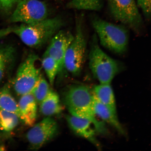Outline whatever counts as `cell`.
Returning <instances> with one entry per match:
<instances>
[{"label":"cell","instance_id":"obj_15","mask_svg":"<svg viewBox=\"0 0 151 151\" xmlns=\"http://www.w3.org/2000/svg\"><path fill=\"white\" fill-rule=\"evenodd\" d=\"M93 94L100 101L116 111L114 92L110 84H100L94 87Z\"/></svg>","mask_w":151,"mask_h":151},{"label":"cell","instance_id":"obj_7","mask_svg":"<svg viewBox=\"0 0 151 151\" xmlns=\"http://www.w3.org/2000/svg\"><path fill=\"white\" fill-rule=\"evenodd\" d=\"M82 20L79 19L76 20L74 37L65 55V70L76 76L80 75L86 59V42Z\"/></svg>","mask_w":151,"mask_h":151},{"label":"cell","instance_id":"obj_24","mask_svg":"<svg viewBox=\"0 0 151 151\" xmlns=\"http://www.w3.org/2000/svg\"><path fill=\"white\" fill-rule=\"evenodd\" d=\"M21 0H0V11L9 12Z\"/></svg>","mask_w":151,"mask_h":151},{"label":"cell","instance_id":"obj_14","mask_svg":"<svg viewBox=\"0 0 151 151\" xmlns=\"http://www.w3.org/2000/svg\"><path fill=\"white\" fill-rule=\"evenodd\" d=\"M16 50L11 45H0V82L12 68L16 58Z\"/></svg>","mask_w":151,"mask_h":151},{"label":"cell","instance_id":"obj_9","mask_svg":"<svg viewBox=\"0 0 151 151\" xmlns=\"http://www.w3.org/2000/svg\"><path fill=\"white\" fill-rule=\"evenodd\" d=\"M58 129L57 123L50 117L34 124L26 134L31 148L37 150L41 148L55 136Z\"/></svg>","mask_w":151,"mask_h":151},{"label":"cell","instance_id":"obj_5","mask_svg":"<svg viewBox=\"0 0 151 151\" xmlns=\"http://www.w3.org/2000/svg\"><path fill=\"white\" fill-rule=\"evenodd\" d=\"M41 58L37 54L31 53L19 67L13 81L15 92L18 95L31 93L37 81L42 74Z\"/></svg>","mask_w":151,"mask_h":151},{"label":"cell","instance_id":"obj_2","mask_svg":"<svg viewBox=\"0 0 151 151\" xmlns=\"http://www.w3.org/2000/svg\"><path fill=\"white\" fill-rule=\"evenodd\" d=\"M63 24V21L60 17L48 18L34 24H22L16 26L13 33L27 46L38 48L50 41Z\"/></svg>","mask_w":151,"mask_h":151},{"label":"cell","instance_id":"obj_16","mask_svg":"<svg viewBox=\"0 0 151 151\" xmlns=\"http://www.w3.org/2000/svg\"><path fill=\"white\" fill-rule=\"evenodd\" d=\"M0 109L14 113L19 118L18 103L11 94L9 84L0 88Z\"/></svg>","mask_w":151,"mask_h":151},{"label":"cell","instance_id":"obj_22","mask_svg":"<svg viewBox=\"0 0 151 151\" xmlns=\"http://www.w3.org/2000/svg\"><path fill=\"white\" fill-rule=\"evenodd\" d=\"M46 52L55 60L59 67L58 75L62 74L65 69V55L66 51L49 45Z\"/></svg>","mask_w":151,"mask_h":151},{"label":"cell","instance_id":"obj_17","mask_svg":"<svg viewBox=\"0 0 151 151\" xmlns=\"http://www.w3.org/2000/svg\"><path fill=\"white\" fill-rule=\"evenodd\" d=\"M41 61L42 69L46 73L49 83L52 86L59 73L58 65L55 60L46 52L43 54Z\"/></svg>","mask_w":151,"mask_h":151},{"label":"cell","instance_id":"obj_11","mask_svg":"<svg viewBox=\"0 0 151 151\" xmlns=\"http://www.w3.org/2000/svg\"><path fill=\"white\" fill-rule=\"evenodd\" d=\"M66 119L71 129L76 134L97 144L95 137V129L92 128V125H94L90 121L71 115L66 116Z\"/></svg>","mask_w":151,"mask_h":151},{"label":"cell","instance_id":"obj_25","mask_svg":"<svg viewBox=\"0 0 151 151\" xmlns=\"http://www.w3.org/2000/svg\"><path fill=\"white\" fill-rule=\"evenodd\" d=\"M16 26L9 27L7 28L0 29V39L6 36L9 34L13 33Z\"/></svg>","mask_w":151,"mask_h":151},{"label":"cell","instance_id":"obj_12","mask_svg":"<svg viewBox=\"0 0 151 151\" xmlns=\"http://www.w3.org/2000/svg\"><path fill=\"white\" fill-rule=\"evenodd\" d=\"M93 108L96 116L111 124L120 133L124 132L116 116V111L113 110L99 101L93 94Z\"/></svg>","mask_w":151,"mask_h":151},{"label":"cell","instance_id":"obj_19","mask_svg":"<svg viewBox=\"0 0 151 151\" xmlns=\"http://www.w3.org/2000/svg\"><path fill=\"white\" fill-rule=\"evenodd\" d=\"M20 120L14 113L0 109V130L3 132L12 131L18 125Z\"/></svg>","mask_w":151,"mask_h":151},{"label":"cell","instance_id":"obj_21","mask_svg":"<svg viewBox=\"0 0 151 151\" xmlns=\"http://www.w3.org/2000/svg\"><path fill=\"white\" fill-rule=\"evenodd\" d=\"M50 90V85L42 74L35 83L31 93L37 103L40 104L46 97Z\"/></svg>","mask_w":151,"mask_h":151},{"label":"cell","instance_id":"obj_1","mask_svg":"<svg viewBox=\"0 0 151 151\" xmlns=\"http://www.w3.org/2000/svg\"><path fill=\"white\" fill-rule=\"evenodd\" d=\"M64 104L71 115L87 119L93 124L96 130L99 133H106L103 123L96 118L93 108V94L88 88L82 85L70 86L64 92Z\"/></svg>","mask_w":151,"mask_h":151},{"label":"cell","instance_id":"obj_8","mask_svg":"<svg viewBox=\"0 0 151 151\" xmlns=\"http://www.w3.org/2000/svg\"><path fill=\"white\" fill-rule=\"evenodd\" d=\"M9 19L11 22L30 24L48 18L46 4L40 0H21Z\"/></svg>","mask_w":151,"mask_h":151},{"label":"cell","instance_id":"obj_13","mask_svg":"<svg viewBox=\"0 0 151 151\" xmlns=\"http://www.w3.org/2000/svg\"><path fill=\"white\" fill-rule=\"evenodd\" d=\"M40 105L41 113L48 117L59 114L63 109L59 96L56 92L51 90Z\"/></svg>","mask_w":151,"mask_h":151},{"label":"cell","instance_id":"obj_3","mask_svg":"<svg viewBox=\"0 0 151 151\" xmlns=\"http://www.w3.org/2000/svg\"><path fill=\"white\" fill-rule=\"evenodd\" d=\"M92 26L100 44L111 52L118 55L127 50L129 36L128 28L106 21L95 17L92 20Z\"/></svg>","mask_w":151,"mask_h":151},{"label":"cell","instance_id":"obj_18","mask_svg":"<svg viewBox=\"0 0 151 151\" xmlns=\"http://www.w3.org/2000/svg\"><path fill=\"white\" fill-rule=\"evenodd\" d=\"M104 0H71L66 5L69 9L99 11L102 8Z\"/></svg>","mask_w":151,"mask_h":151},{"label":"cell","instance_id":"obj_4","mask_svg":"<svg viewBox=\"0 0 151 151\" xmlns=\"http://www.w3.org/2000/svg\"><path fill=\"white\" fill-rule=\"evenodd\" d=\"M98 41L95 34L92 37L88 55L89 68L100 84H110L123 66L121 62L113 59L104 52Z\"/></svg>","mask_w":151,"mask_h":151},{"label":"cell","instance_id":"obj_20","mask_svg":"<svg viewBox=\"0 0 151 151\" xmlns=\"http://www.w3.org/2000/svg\"><path fill=\"white\" fill-rule=\"evenodd\" d=\"M74 35L70 32L61 29L52 37L50 45L66 51Z\"/></svg>","mask_w":151,"mask_h":151},{"label":"cell","instance_id":"obj_10","mask_svg":"<svg viewBox=\"0 0 151 151\" xmlns=\"http://www.w3.org/2000/svg\"><path fill=\"white\" fill-rule=\"evenodd\" d=\"M18 105L20 120L26 125L33 126L37 119V103L32 94L22 96Z\"/></svg>","mask_w":151,"mask_h":151},{"label":"cell","instance_id":"obj_6","mask_svg":"<svg viewBox=\"0 0 151 151\" xmlns=\"http://www.w3.org/2000/svg\"><path fill=\"white\" fill-rule=\"evenodd\" d=\"M109 9L113 18L134 32L139 34L143 22L135 0H107Z\"/></svg>","mask_w":151,"mask_h":151},{"label":"cell","instance_id":"obj_23","mask_svg":"<svg viewBox=\"0 0 151 151\" xmlns=\"http://www.w3.org/2000/svg\"><path fill=\"white\" fill-rule=\"evenodd\" d=\"M137 3L144 16L151 20V0H137Z\"/></svg>","mask_w":151,"mask_h":151},{"label":"cell","instance_id":"obj_26","mask_svg":"<svg viewBox=\"0 0 151 151\" xmlns=\"http://www.w3.org/2000/svg\"><path fill=\"white\" fill-rule=\"evenodd\" d=\"M3 150V147H0V150Z\"/></svg>","mask_w":151,"mask_h":151}]
</instances>
